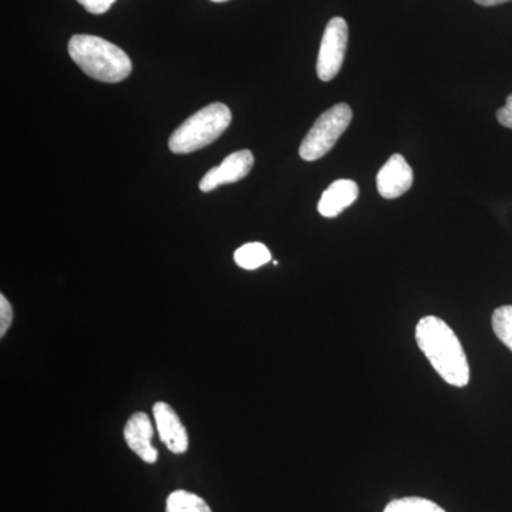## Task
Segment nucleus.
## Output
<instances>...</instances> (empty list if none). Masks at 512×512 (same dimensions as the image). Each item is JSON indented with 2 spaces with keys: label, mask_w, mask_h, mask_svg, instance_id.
Segmentation results:
<instances>
[{
  "label": "nucleus",
  "mask_w": 512,
  "mask_h": 512,
  "mask_svg": "<svg viewBox=\"0 0 512 512\" xmlns=\"http://www.w3.org/2000/svg\"><path fill=\"white\" fill-rule=\"evenodd\" d=\"M349 28L343 18L330 19L320 43L316 73L322 82L335 79L345 62L348 50Z\"/></svg>",
  "instance_id": "39448f33"
},
{
  "label": "nucleus",
  "mask_w": 512,
  "mask_h": 512,
  "mask_svg": "<svg viewBox=\"0 0 512 512\" xmlns=\"http://www.w3.org/2000/svg\"><path fill=\"white\" fill-rule=\"evenodd\" d=\"M491 325L495 336L512 352V305L495 309Z\"/></svg>",
  "instance_id": "4468645a"
},
{
  "label": "nucleus",
  "mask_w": 512,
  "mask_h": 512,
  "mask_svg": "<svg viewBox=\"0 0 512 512\" xmlns=\"http://www.w3.org/2000/svg\"><path fill=\"white\" fill-rule=\"evenodd\" d=\"M69 55L87 76L103 83H120L133 72L130 57L103 37L76 35L70 39Z\"/></svg>",
  "instance_id": "f03ea898"
},
{
  "label": "nucleus",
  "mask_w": 512,
  "mask_h": 512,
  "mask_svg": "<svg viewBox=\"0 0 512 512\" xmlns=\"http://www.w3.org/2000/svg\"><path fill=\"white\" fill-rule=\"evenodd\" d=\"M77 2H79L87 12L93 13V15H103L107 10H110L111 6L116 3V0H77Z\"/></svg>",
  "instance_id": "dca6fc26"
},
{
  "label": "nucleus",
  "mask_w": 512,
  "mask_h": 512,
  "mask_svg": "<svg viewBox=\"0 0 512 512\" xmlns=\"http://www.w3.org/2000/svg\"><path fill=\"white\" fill-rule=\"evenodd\" d=\"M474 2L478 3V5L490 8V6L503 5V3L510 2V0H474Z\"/></svg>",
  "instance_id": "a211bd4d"
},
{
  "label": "nucleus",
  "mask_w": 512,
  "mask_h": 512,
  "mask_svg": "<svg viewBox=\"0 0 512 512\" xmlns=\"http://www.w3.org/2000/svg\"><path fill=\"white\" fill-rule=\"evenodd\" d=\"M417 345L437 375L456 387L470 382V365L456 332L436 316H424L416 326Z\"/></svg>",
  "instance_id": "f257e3e1"
},
{
  "label": "nucleus",
  "mask_w": 512,
  "mask_h": 512,
  "mask_svg": "<svg viewBox=\"0 0 512 512\" xmlns=\"http://www.w3.org/2000/svg\"><path fill=\"white\" fill-rule=\"evenodd\" d=\"M353 119L349 104L339 103L320 114L299 147V156L305 161L325 157L335 147Z\"/></svg>",
  "instance_id": "20e7f679"
},
{
  "label": "nucleus",
  "mask_w": 512,
  "mask_h": 512,
  "mask_svg": "<svg viewBox=\"0 0 512 512\" xmlns=\"http://www.w3.org/2000/svg\"><path fill=\"white\" fill-rule=\"evenodd\" d=\"M359 197V187L352 180H338L323 192L318 204L320 215L335 218L349 208Z\"/></svg>",
  "instance_id": "9d476101"
},
{
  "label": "nucleus",
  "mask_w": 512,
  "mask_h": 512,
  "mask_svg": "<svg viewBox=\"0 0 512 512\" xmlns=\"http://www.w3.org/2000/svg\"><path fill=\"white\" fill-rule=\"evenodd\" d=\"M234 259L239 268L254 271L271 261V252L261 242H249L235 251Z\"/></svg>",
  "instance_id": "9b49d317"
},
{
  "label": "nucleus",
  "mask_w": 512,
  "mask_h": 512,
  "mask_svg": "<svg viewBox=\"0 0 512 512\" xmlns=\"http://www.w3.org/2000/svg\"><path fill=\"white\" fill-rule=\"evenodd\" d=\"M413 170L402 154H393L377 174V191L386 200L402 197L413 185Z\"/></svg>",
  "instance_id": "0eeeda50"
},
{
  "label": "nucleus",
  "mask_w": 512,
  "mask_h": 512,
  "mask_svg": "<svg viewBox=\"0 0 512 512\" xmlns=\"http://www.w3.org/2000/svg\"><path fill=\"white\" fill-rule=\"evenodd\" d=\"M153 437V424L146 413L138 412L128 419L124 427V439L130 450L147 464H154L158 460L157 448L151 444Z\"/></svg>",
  "instance_id": "1a4fd4ad"
},
{
  "label": "nucleus",
  "mask_w": 512,
  "mask_h": 512,
  "mask_svg": "<svg viewBox=\"0 0 512 512\" xmlns=\"http://www.w3.org/2000/svg\"><path fill=\"white\" fill-rule=\"evenodd\" d=\"M497 120L500 121L501 126L512 130V94L507 97L505 106L497 111Z\"/></svg>",
  "instance_id": "f3484780"
},
{
  "label": "nucleus",
  "mask_w": 512,
  "mask_h": 512,
  "mask_svg": "<svg viewBox=\"0 0 512 512\" xmlns=\"http://www.w3.org/2000/svg\"><path fill=\"white\" fill-rule=\"evenodd\" d=\"M165 512H212L210 505L198 495L177 490L167 498Z\"/></svg>",
  "instance_id": "f8f14e48"
},
{
  "label": "nucleus",
  "mask_w": 512,
  "mask_h": 512,
  "mask_svg": "<svg viewBox=\"0 0 512 512\" xmlns=\"http://www.w3.org/2000/svg\"><path fill=\"white\" fill-rule=\"evenodd\" d=\"M383 512H446L439 504L421 497H404L390 501Z\"/></svg>",
  "instance_id": "ddd939ff"
},
{
  "label": "nucleus",
  "mask_w": 512,
  "mask_h": 512,
  "mask_svg": "<svg viewBox=\"0 0 512 512\" xmlns=\"http://www.w3.org/2000/svg\"><path fill=\"white\" fill-rule=\"evenodd\" d=\"M254 154L249 150L237 151L229 154L218 167L211 168L202 177L200 190L211 192L217 190L221 185L234 184L247 177L254 167Z\"/></svg>",
  "instance_id": "423d86ee"
},
{
  "label": "nucleus",
  "mask_w": 512,
  "mask_h": 512,
  "mask_svg": "<svg viewBox=\"0 0 512 512\" xmlns=\"http://www.w3.org/2000/svg\"><path fill=\"white\" fill-rule=\"evenodd\" d=\"M13 322V309L5 295H0V336H5Z\"/></svg>",
  "instance_id": "2eb2a0df"
},
{
  "label": "nucleus",
  "mask_w": 512,
  "mask_h": 512,
  "mask_svg": "<svg viewBox=\"0 0 512 512\" xmlns=\"http://www.w3.org/2000/svg\"><path fill=\"white\" fill-rule=\"evenodd\" d=\"M154 420L160 439L174 454H184L190 446L188 431L170 404L158 402L153 407Z\"/></svg>",
  "instance_id": "6e6552de"
},
{
  "label": "nucleus",
  "mask_w": 512,
  "mask_h": 512,
  "mask_svg": "<svg viewBox=\"0 0 512 512\" xmlns=\"http://www.w3.org/2000/svg\"><path fill=\"white\" fill-rule=\"evenodd\" d=\"M211 2L222 3V2H228V0H211Z\"/></svg>",
  "instance_id": "6ab92c4d"
},
{
  "label": "nucleus",
  "mask_w": 512,
  "mask_h": 512,
  "mask_svg": "<svg viewBox=\"0 0 512 512\" xmlns=\"http://www.w3.org/2000/svg\"><path fill=\"white\" fill-rule=\"evenodd\" d=\"M232 114L225 104L212 103L185 120L168 141L174 154H191L210 146L227 131Z\"/></svg>",
  "instance_id": "7ed1b4c3"
}]
</instances>
